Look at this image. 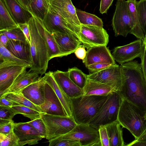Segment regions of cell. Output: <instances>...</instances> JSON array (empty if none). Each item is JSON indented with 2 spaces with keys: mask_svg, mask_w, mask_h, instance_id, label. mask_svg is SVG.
<instances>
[{
  "mask_svg": "<svg viewBox=\"0 0 146 146\" xmlns=\"http://www.w3.org/2000/svg\"><path fill=\"white\" fill-rule=\"evenodd\" d=\"M120 67L122 76L120 94L122 98L146 113V82L141 63L132 60Z\"/></svg>",
  "mask_w": 146,
  "mask_h": 146,
  "instance_id": "obj_1",
  "label": "cell"
},
{
  "mask_svg": "<svg viewBox=\"0 0 146 146\" xmlns=\"http://www.w3.org/2000/svg\"><path fill=\"white\" fill-rule=\"evenodd\" d=\"M31 37L32 64L30 70L38 72L41 76L46 73L49 61L42 20L33 15L28 22Z\"/></svg>",
  "mask_w": 146,
  "mask_h": 146,
  "instance_id": "obj_2",
  "label": "cell"
},
{
  "mask_svg": "<svg viewBox=\"0 0 146 146\" xmlns=\"http://www.w3.org/2000/svg\"><path fill=\"white\" fill-rule=\"evenodd\" d=\"M117 120L120 125L138 138L146 128V113L126 99L122 98Z\"/></svg>",
  "mask_w": 146,
  "mask_h": 146,
  "instance_id": "obj_3",
  "label": "cell"
},
{
  "mask_svg": "<svg viewBox=\"0 0 146 146\" xmlns=\"http://www.w3.org/2000/svg\"><path fill=\"white\" fill-rule=\"evenodd\" d=\"M107 96L82 95L71 98L72 117L78 124H88L106 101Z\"/></svg>",
  "mask_w": 146,
  "mask_h": 146,
  "instance_id": "obj_4",
  "label": "cell"
},
{
  "mask_svg": "<svg viewBox=\"0 0 146 146\" xmlns=\"http://www.w3.org/2000/svg\"><path fill=\"white\" fill-rule=\"evenodd\" d=\"M122 100L119 92H114L110 94L98 112L88 124L98 129L100 125H105L117 120Z\"/></svg>",
  "mask_w": 146,
  "mask_h": 146,
  "instance_id": "obj_5",
  "label": "cell"
},
{
  "mask_svg": "<svg viewBox=\"0 0 146 146\" xmlns=\"http://www.w3.org/2000/svg\"><path fill=\"white\" fill-rule=\"evenodd\" d=\"M41 118L46 126V139L48 141L65 134L77 124L73 117L41 113Z\"/></svg>",
  "mask_w": 146,
  "mask_h": 146,
  "instance_id": "obj_6",
  "label": "cell"
},
{
  "mask_svg": "<svg viewBox=\"0 0 146 146\" xmlns=\"http://www.w3.org/2000/svg\"><path fill=\"white\" fill-rule=\"evenodd\" d=\"M57 137L78 141L81 146H102L98 129L88 124H77L69 132Z\"/></svg>",
  "mask_w": 146,
  "mask_h": 146,
  "instance_id": "obj_7",
  "label": "cell"
},
{
  "mask_svg": "<svg viewBox=\"0 0 146 146\" xmlns=\"http://www.w3.org/2000/svg\"><path fill=\"white\" fill-rule=\"evenodd\" d=\"M112 25L116 36L126 37L129 33L131 34L133 26L127 1L117 0Z\"/></svg>",
  "mask_w": 146,
  "mask_h": 146,
  "instance_id": "obj_8",
  "label": "cell"
},
{
  "mask_svg": "<svg viewBox=\"0 0 146 146\" xmlns=\"http://www.w3.org/2000/svg\"><path fill=\"white\" fill-rule=\"evenodd\" d=\"M0 96L12 84L29 65L10 60L0 59Z\"/></svg>",
  "mask_w": 146,
  "mask_h": 146,
  "instance_id": "obj_9",
  "label": "cell"
},
{
  "mask_svg": "<svg viewBox=\"0 0 146 146\" xmlns=\"http://www.w3.org/2000/svg\"><path fill=\"white\" fill-rule=\"evenodd\" d=\"M49 5L68 23L81 41V24L71 0H49Z\"/></svg>",
  "mask_w": 146,
  "mask_h": 146,
  "instance_id": "obj_10",
  "label": "cell"
},
{
  "mask_svg": "<svg viewBox=\"0 0 146 146\" xmlns=\"http://www.w3.org/2000/svg\"><path fill=\"white\" fill-rule=\"evenodd\" d=\"M81 41L85 47L107 46L109 36L103 27L81 24Z\"/></svg>",
  "mask_w": 146,
  "mask_h": 146,
  "instance_id": "obj_11",
  "label": "cell"
},
{
  "mask_svg": "<svg viewBox=\"0 0 146 146\" xmlns=\"http://www.w3.org/2000/svg\"><path fill=\"white\" fill-rule=\"evenodd\" d=\"M145 46L143 42L138 39L126 45L115 47L112 54L115 61L121 64L140 58Z\"/></svg>",
  "mask_w": 146,
  "mask_h": 146,
  "instance_id": "obj_12",
  "label": "cell"
},
{
  "mask_svg": "<svg viewBox=\"0 0 146 146\" xmlns=\"http://www.w3.org/2000/svg\"><path fill=\"white\" fill-rule=\"evenodd\" d=\"M88 78L107 84L116 92H119L122 84V76L120 66L113 65L97 72L88 75Z\"/></svg>",
  "mask_w": 146,
  "mask_h": 146,
  "instance_id": "obj_13",
  "label": "cell"
},
{
  "mask_svg": "<svg viewBox=\"0 0 146 146\" xmlns=\"http://www.w3.org/2000/svg\"><path fill=\"white\" fill-rule=\"evenodd\" d=\"M42 21L45 29L51 33L59 32L73 36L80 40L68 23L50 5Z\"/></svg>",
  "mask_w": 146,
  "mask_h": 146,
  "instance_id": "obj_14",
  "label": "cell"
},
{
  "mask_svg": "<svg viewBox=\"0 0 146 146\" xmlns=\"http://www.w3.org/2000/svg\"><path fill=\"white\" fill-rule=\"evenodd\" d=\"M82 61L86 68L90 65L98 63L117 64L108 48L105 45L88 48L86 57Z\"/></svg>",
  "mask_w": 146,
  "mask_h": 146,
  "instance_id": "obj_15",
  "label": "cell"
},
{
  "mask_svg": "<svg viewBox=\"0 0 146 146\" xmlns=\"http://www.w3.org/2000/svg\"><path fill=\"white\" fill-rule=\"evenodd\" d=\"M44 91V102L40 106L43 113L51 115L68 116L54 90L45 81Z\"/></svg>",
  "mask_w": 146,
  "mask_h": 146,
  "instance_id": "obj_16",
  "label": "cell"
},
{
  "mask_svg": "<svg viewBox=\"0 0 146 146\" xmlns=\"http://www.w3.org/2000/svg\"><path fill=\"white\" fill-rule=\"evenodd\" d=\"M13 130L19 139V146L36 145L43 138L27 122L15 123Z\"/></svg>",
  "mask_w": 146,
  "mask_h": 146,
  "instance_id": "obj_17",
  "label": "cell"
},
{
  "mask_svg": "<svg viewBox=\"0 0 146 146\" xmlns=\"http://www.w3.org/2000/svg\"><path fill=\"white\" fill-rule=\"evenodd\" d=\"M52 75L59 86L70 98L84 94L83 89L76 85L70 78L68 71L57 70L52 72Z\"/></svg>",
  "mask_w": 146,
  "mask_h": 146,
  "instance_id": "obj_18",
  "label": "cell"
},
{
  "mask_svg": "<svg viewBox=\"0 0 146 146\" xmlns=\"http://www.w3.org/2000/svg\"><path fill=\"white\" fill-rule=\"evenodd\" d=\"M45 81L41 77L20 92L27 99L35 105L40 106L44 102Z\"/></svg>",
  "mask_w": 146,
  "mask_h": 146,
  "instance_id": "obj_19",
  "label": "cell"
},
{
  "mask_svg": "<svg viewBox=\"0 0 146 146\" xmlns=\"http://www.w3.org/2000/svg\"><path fill=\"white\" fill-rule=\"evenodd\" d=\"M64 56L74 52L82 43L76 37L59 32L52 33Z\"/></svg>",
  "mask_w": 146,
  "mask_h": 146,
  "instance_id": "obj_20",
  "label": "cell"
},
{
  "mask_svg": "<svg viewBox=\"0 0 146 146\" xmlns=\"http://www.w3.org/2000/svg\"><path fill=\"white\" fill-rule=\"evenodd\" d=\"M26 69H25L20 74L11 86L3 95L9 93L20 92L24 88L36 81L41 77L38 72L31 71L30 70L27 71Z\"/></svg>",
  "mask_w": 146,
  "mask_h": 146,
  "instance_id": "obj_21",
  "label": "cell"
},
{
  "mask_svg": "<svg viewBox=\"0 0 146 146\" xmlns=\"http://www.w3.org/2000/svg\"><path fill=\"white\" fill-rule=\"evenodd\" d=\"M11 16L18 24L28 23L33 15L17 0H3Z\"/></svg>",
  "mask_w": 146,
  "mask_h": 146,
  "instance_id": "obj_22",
  "label": "cell"
},
{
  "mask_svg": "<svg viewBox=\"0 0 146 146\" xmlns=\"http://www.w3.org/2000/svg\"><path fill=\"white\" fill-rule=\"evenodd\" d=\"M5 47L15 56L27 62L31 66L32 59L30 44L28 42L10 39Z\"/></svg>",
  "mask_w": 146,
  "mask_h": 146,
  "instance_id": "obj_23",
  "label": "cell"
},
{
  "mask_svg": "<svg viewBox=\"0 0 146 146\" xmlns=\"http://www.w3.org/2000/svg\"><path fill=\"white\" fill-rule=\"evenodd\" d=\"M52 72L49 71L46 73L43 78L54 90L67 116L72 117L71 99L56 82L52 75Z\"/></svg>",
  "mask_w": 146,
  "mask_h": 146,
  "instance_id": "obj_24",
  "label": "cell"
},
{
  "mask_svg": "<svg viewBox=\"0 0 146 146\" xmlns=\"http://www.w3.org/2000/svg\"><path fill=\"white\" fill-rule=\"evenodd\" d=\"M83 91L84 95L102 96H107L115 92L111 86L88 78Z\"/></svg>",
  "mask_w": 146,
  "mask_h": 146,
  "instance_id": "obj_25",
  "label": "cell"
},
{
  "mask_svg": "<svg viewBox=\"0 0 146 146\" xmlns=\"http://www.w3.org/2000/svg\"><path fill=\"white\" fill-rule=\"evenodd\" d=\"M105 126L108 135L110 146H126L124 143L122 129L117 120Z\"/></svg>",
  "mask_w": 146,
  "mask_h": 146,
  "instance_id": "obj_26",
  "label": "cell"
},
{
  "mask_svg": "<svg viewBox=\"0 0 146 146\" xmlns=\"http://www.w3.org/2000/svg\"><path fill=\"white\" fill-rule=\"evenodd\" d=\"M18 26L13 19L3 0H0V31L11 29Z\"/></svg>",
  "mask_w": 146,
  "mask_h": 146,
  "instance_id": "obj_27",
  "label": "cell"
},
{
  "mask_svg": "<svg viewBox=\"0 0 146 146\" xmlns=\"http://www.w3.org/2000/svg\"><path fill=\"white\" fill-rule=\"evenodd\" d=\"M2 96H5L7 100L14 103L16 106L27 107L41 113H43L39 106L35 105L31 102L25 98L20 92L9 93Z\"/></svg>",
  "mask_w": 146,
  "mask_h": 146,
  "instance_id": "obj_28",
  "label": "cell"
},
{
  "mask_svg": "<svg viewBox=\"0 0 146 146\" xmlns=\"http://www.w3.org/2000/svg\"><path fill=\"white\" fill-rule=\"evenodd\" d=\"M127 1L133 26V29L131 34L134 35L138 39H141L144 42L145 35L140 24L136 9L135 3Z\"/></svg>",
  "mask_w": 146,
  "mask_h": 146,
  "instance_id": "obj_29",
  "label": "cell"
},
{
  "mask_svg": "<svg viewBox=\"0 0 146 146\" xmlns=\"http://www.w3.org/2000/svg\"><path fill=\"white\" fill-rule=\"evenodd\" d=\"M49 6V0H31L30 12L33 15L42 21Z\"/></svg>",
  "mask_w": 146,
  "mask_h": 146,
  "instance_id": "obj_30",
  "label": "cell"
},
{
  "mask_svg": "<svg viewBox=\"0 0 146 146\" xmlns=\"http://www.w3.org/2000/svg\"><path fill=\"white\" fill-rule=\"evenodd\" d=\"M44 36L49 61L54 58L64 56L52 34L47 31L45 28Z\"/></svg>",
  "mask_w": 146,
  "mask_h": 146,
  "instance_id": "obj_31",
  "label": "cell"
},
{
  "mask_svg": "<svg viewBox=\"0 0 146 146\" xmlns=\"http://www.w3.org/2000/svg\"><path fill=\"white\" fill-rule=\"evenodd\" d=\"M76 11L78 18L81 24L103 27L102 19L96 15L76 9Z\"/></svg>",
  "mask_w": 146,
  "mask_h": 146,
  "instance_id": "obj_32",
  "label": "cell"
},
{
  "mask_svg": "<svg viewBox=\"0 0 146 146\" xmlns=\"http://www.w3.org/2000/svg\"><path fill=\"white\" fill-rule=\"evenodd\" d=\"M67 71L72 81L79 87L83 89L88 78V75L76 67L69 68Z\"/></svg>",
  "mask_w": 146,
  "mask_h": 146,
  "instance_id": "obj_33",
  "label": "cell"
},
{
  "mask_svg": "<svg viewBox=\"0 0 146 146\" xmlns=\"http://www.w3.org/2000/svg\"><path fill=\"white\" fill-rule=\"evenodd\" d=\"M11 108L16 115L21 114L33 120L41 117V113L30 108L21 106H12Z\"/></svg>",
  "mask_w": 146,
  "mask_h": 146,
  "instance_id": "obj_34",
  "label": "cell"
},
{
  "mask_svg": "<svg viewBox=\"0 0 146 146\" xmlns=\"http://www.w3.org/2000/svg\"><path fill=\"white\" fill-rule=\"evenodd\" d=\"M140 24L145 34L146 35V0H140L135 4Z\"/></svg>",
  "mask_w": 146,
  "mask_h": 146,
  "instance_id": "obj_35",
  "label": "cell"
},
{
  "mask_svg": "<svg viewBox=\"0 0 146 146\" xmlns=\"http://www.w3.org/2000/svg\"><path fill=\"white\" fill-rule=\"evenodd\" d=\"M13 129L7 134L0 133V146H19V139Z\"/></svg>",
  "mask_w": 146,
  "mask_h": 146,
  "instance_id": "obj_36",
  "label": "cell"
},
{
  "mask_svg": "<svg viewBox=\"0 0 146 146\" xmlns=\"http://www.w3.org/2000/svg\"><path fill=\"white\" fill-rule=\"evenodd\" d=\"M0 33L4 34L10 39L28 42L26 37L19 26L11 29L0 31Z\"/></svg>",
  "mask_w": 146,
  "mask_h": 146,
  "instance_id": "obj_37",
  "label": "cell"
},
{
  "mask_svg": "<svg viewBox=\"0 0 146 146\" xmlns=\"http://www.w3.org/2000/svg\"><path fill=\"white\" fill-rule=\"evenodd\" d=\"M16 114L11 108L0 106V125L12 120Z\"/></svg>",
  "mask_w": 146,
  "mask_h": 146,
  "instance_id": "obj_38",
  "label": "cell"
},
{
  "mask_svg": "<svg viewBox=\"0 0 146 146\" xmlns=\"http://www.w3.org/2000/svg\"><path fill=\"white\" fill-rule=\"evenodd\" d=\"M5 59L10 60L18 62L29 65H31L27 62L17 57L7 48L0 43V59Z\"/></svg>",
  "mask_w": 146,
  "mask_h": 146,
  "instance_id": "obj_39",
  "label": "cell"
},
{
  "mask_svg": "<svg viewBox=\"0 0 146 146\" xmlns=\"http://www.w3.org/2000/svg\"><path fill=\"white\" fill-rule=\"evenodd\" d=\"M27 123L36 130L43 138H46V128L41 117L31 120Z\"/></svg>",
  "mask_w": 146,
  "mask_h": 146,
  "instance_id": "obj_40",
  "label": "cell"
},
{
  "mask_svg": "<svg viewBox=\"0 0 146 146\" xmlns=\"http://www.w3.org/2000/svg\"><path fill=\"white\" fill-rule=\"evenodd\" d=\"M49 146H81L77 141L69 139H60L58 137L49 141Z\"/></svg>",
  "mask_w": 146,
  "mask_h": 146,
  "instance_id": "obj_41",
  "label": "cell"
},
{
  "mask_svg": "<svg viewBox=\"0 0 146 146\" xmlns=\"http://www.w3.org/2000/svg\"><path fill=\"white\" fill-rule=\"evenodd\" d=\"M98 130L102 146H110L109 136L105 126L100 125Z\"/></svg>",
  "mask_w": 146,
  "mask_h": 146,
  "instance_id": "obj_42",
  "label": "cell"
},
{
  "mask_svg": "<svg viewBox=\"0 0 146 146\" xmlns=\"http://www.w3.org/2000/svg\"><path fill=\"white\" fill-rule=\"evenodd\" d=\"M113 65H114L107 63H98L90 65L88 66L87 68L91 73H94L109 68Z\"/></svg>",
  "mask_w": 146,
  "mask_h": 146,
  "instance_id": "obj_43",
  "label": "cell"
},
{
  "mask_svg": "<svg viewBox=\"0 0 146 146\" xmlns=\"http://www.w3.org/2000/svg\"><path fill=\"white\" fill-rule=\"evenodd\" d=\"M113 0H101L100 11L102 14L106 13L110 7L112 5Z\"/></svg>",
  "mask_w": 146,
  "mask_h": 146,
  "instance_id": "obj_44",
  "label": "cell"
},
{
  "mask_svg": "<svg viewBox=\"0 0 146 146\" xmlns=\"http://www.w3.org/2000/svg\"><path fill=\"white\" fill-rule=\"evenodd\" d=\"M12 120L10 122L0 125V133L7 134L9 133L13 129L14 124Z\"/></svg>",
  "mask_w": 146,
  "mask_h": 146,
  "instance_id": "obj_45",
  "label": "cell"
},
{
  "mask_svg": "<svg viewBox=\"0 0 146 146\" xmlns=\"http://www.w3.org/2000/svg\"><path fill=\"white\" fill-rule=\"evenodd\" d=\"M18 25L26 37L27 41L30 44L31 37L28 22L24 23L19 24Z\"/></svg>",
  "mask_w": 146,
  "mask_h": 146,
  "instance_id": "obj_46",
  "label": "cell"
},
{
  "mask_svg": "<svg viewBox=\"0 0 146 146\" xmlns=\"http://www.w3.org/2000/svg\"><path fill=\"white\" fill-rule=\"evenodd\" d=\"M74 53L78 58L82 60L84 59L86 54V51L84 46L80 45L75 51Z\"/></svg>",
  "mask_w": 146,
  "mask_h": 146,
  "instance_id": "obj_47",
  "label": "cell"
},
{
  "mask_svg": "<svg viewBox=\"0 0 146 146\" xmlns=\"http://www.w3.org/2000/svg\"><path fill=\"white\" fill-rule=\"evenodd\" d=\"M145 46L143 52L140 58L141 61V64L142 70L146 82V46L145 45Z\"/></svg>",
  "mask_w": 146,
  "mask_h": 146,
  "instance_id": "obj_48",
  "label": "cell"
},
{
  "mask_svg": "<svg viewBox=\"0 0 146 146\" xmlns=\"http://www.w3.org/2000/svg\"><path fill=\"white\" fill-rule=\"evenodd\" d=\"M14 103L7 100L4 96L0 97V106L11 108L12 106H16Z\"/></svg>",
  "mask_w": 146,
  "mask_h": 146,
  "instance_id": "obj_49",
  "label": "cell"
},
{
  "mask_svg": "<svg viewBox=\"0 0 146 146\" xmlns=\"http://www.w3.org/2000/svg\"><path fill=\"white\" fill-rule=\"evenodd\" d=\"M126 146H146V141H136L135 140Z\"/></svg>",
  "mask_w": 146,
  "mask_h": 146,
  "instance_id": "obj_50",
  "label": "cell"
},
{
  "mask_svg": "<svg viewBox=\"0 0 146 146\" xmlns=\"http://www.w3.org/2000/svg\"><path fill=\"white\" fill-rule=\"evenodd\" d=\"M10 39L3 34L0 33V43L3 46H6Z\"/></svg>",
  "mask_w": 146,
  "mask_h": 146,
  "instance_id": "obj_51",
  "label": "cell"
},
{
  "mask_svg": "<svg viewBox=\"0 0 146 146\" xmlns=\"http://www.w3.org/2000/svg\"><path fill=\"white\" fill-rule=\"evenodd\" d=\"M25 9L30 11L31 0H17Z\"/></svg>",
  "mask_w": 146,
  "mask_h": 146,
  "instance_id": "obj_52",
  "label": "cell"
},
{
  "mask_svg": "<svg viewBox=\"0 0 146 146\" xmlns=\"http://www.w3.org/2000/svg\"><path fill=\"white\" fill-rule=\"evenodd\" d=\"M136 141H146V128L143 133L137 139L135 140Z\"/></svg>",
  "mask_w": 146,
  "mask_h": 146,
  "instance_id": "obj_53",
  "label": "cell"
},
{
  "mask_svg": "<svg viewBox=\"0 0 146 146\" xmlns=\"http://www.w3.org/2000/svg\"><path fill=\"white\" fill-rule=\"evenodd\" d=\"M127 1L135 3L137 1V0H127Z\"/></svg>",
  "mask_w": 146,
  "mask_h": 146,
  "instance_id": "obj_54",
  "label": "cell"
},
{
  "mask_svg": "<svg viewBox=\"0 0 146 146\" xmlns=\"http://www.w3.org/2000/svg\"><path fill=\"white\" fill-rule=\"evenodd\" d=\"M144 42L145 45L146 46V35L145 36V40Z\"/></svg>",
  "mask_w": 146,
  "mask_h": 146,
  "instance_id": "obj_55",
  "label": "cell"
}]
</instances>
